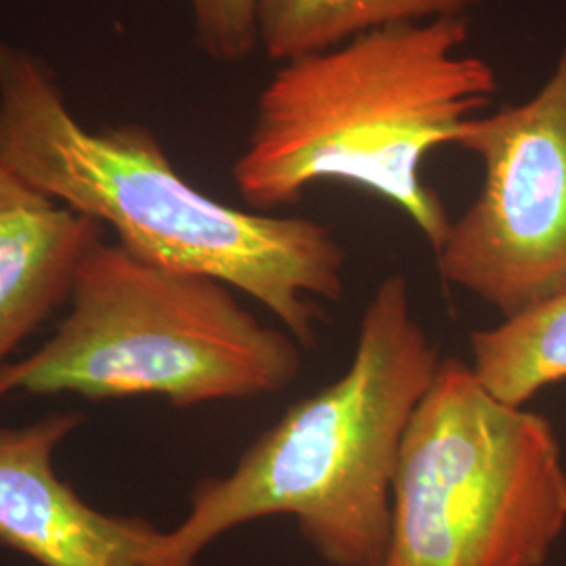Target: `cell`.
<instances>
[{
  "mask_svg": "<svg viewBox=\"0 0 566 566\" xmlns=\"http://www.w3.org/2000/svg\"><path fill=\"white\" fill-rule=\"evenodd\" d=\"M439 365L409 283L386 277L343 376L292 405L227 476L203 479L143 566H196L224 533L282 514L327 565H382L405 428Z\"/></svg>",
  "mask_w": 566,
  "mask_h": 566,
  "instance_id": "obj_3",
  "label": "cell"
},
{
  "mask_svg": "<svg viewBox=\"0 0 566 566\" xmlns=\"http://www.w3.org/2000/svg\"><path fill=\"white\" fill-rule=\"evenodd\" d=\"M103 224L63 206L0 158V371L61 304L70 303Z\"/></svg>",
  "mask_w": 566,
  "mask_h": 566,
  "instance_id": "obj_8",
  "label": "cell"
},
{
  "mask_svg": "<svg viewBox=\"0 0 566 566\" xmlns=\"http://www.w3.org/2000/svg\"><path fill=\"white\" fill-rule=\"evenodd\" d=\"M468 18L397 23L283 61L264 86L231 177L256 212L343 181L403 210L437 252L451 219L422 179L430 151L453 145L497 91L489 61L462 53Z\"/></svg>",
  "mask_w": 566,
  "mask_h": 566,
  "instance_id": "obj_2",
  "label": "cell"
},
{
  "mask_svg": "<svg viewBox=\"0 0 566 566\" xmlns=\"http://www.w3.org/2000/svg\"><path fill=\"white\" fill-rule=\"evenodd\" d=\"M565 528L566 465L547 418L441 359L405 428L380 566H544Z\"/></svg>",
  "mask_w": 566,
  "mask_h": 566,
  "instance_id": "obj_5",
  "label": "cell"
},
{
  "mask_svg": "<svg viewBox=\"0 0 566 566\" xmlns=\"http://www.w3.org/2000/svg\"><path fill=\"white\" fill-rule=\"evenodd\" d=\"M483 164L476 200L434 252L443 280L516 319L566 294V42L542 91L462 122Z\"/></svg>",
  "mask_w": 566,
  "mask_h": 566,
  "instance_id": "obj_6",
  "label": "cell"
},
{
  "mask_svg": "<svg viewBox=\"0 0 566 566\" xmlns=\"http://www.w3.org/2000/svg\"><path fill=\"white\" fill-rule=\"evenodd\" d=\"M483 0H259L264 53L290 61L327 51L359 34L397 25L468 15Z\"/></svg>",
  "mask_w": 566,
  "mask_h": 566,
  "instance_id": "obj_9",
  "label": "cell"
},
{
  "mask_svg": "<svg viewBox=\"0 0 566 566\" xmlns=\"http://www.w3.org/2000/svg\"><path fill=\"white\" fill-rule=\"evenodd\" d=\"M231 290L102 242L82 263L53 338L0 371V397L151 395L185 409L283 392L303 369L301 344L261 324Z\"/></svg>",
  "mask_w": 566,
  "mask_h": 566,
  "instance_id": "obj_4",
  "label": "cell"
},
{
  "mask_svg": "<svg viewBox=\"0 0 566 566\" xmlns=\"http://www.w3.org/2000/svg\"><path fill=\"white\" fill-rule=\"evenodd\" d=\"M0 158L42 193L112 227L143 263L223 282L301 344L340 301L346 252L332 229L219 202L182 179L142 124L84 128L44 61L0 41Z\"/></svg>",
  "mask_w": 566,
  "mask_h": 566,
  "instance_id": "obj_1",
  "label": "cell"
},
{
  "mask_svg": "<svg viewBox=\"0 0 566 566\" xmlns=\"http://www.w3.org/2000/svg\"><path fill=\"white\" fill-rule=\"evenodd\" d=\"M198 49L219 63H238L261 46L259 0H189Z\"/></svg>",
  "mask_w": 566,
  "mask_h": 566,
  "instance_id": "obj_11",
  "label": "cell"
},
{
  "mask_svg": "<svg viewBox=\"0 0 566 566\" xmlns=\"http://www.w3.org/2000/svg\"><path fill=\"white\" fill-rule=\"evenodd\" d=\"M472 371L500 401L525 407L566 380V294L516 319L470 334Z\"/></svg>",
  "mask_w": 566,
  "mask_h": 566,
  "instance_id": "obj_10",
  "label": "cell"
},
{
  "mask_svg": "<svg viewBox=\"0 0 566 566\" xmlns=\"http://www.w3.org/2000/svg\"><path fill=\"white\" fill-rule=\"evenodd\" d=\"M82 422L57 411L0 428V546L41 566H143L163 531L91 506L55 470V449Z\"/></svg>",
  "mask_w": 566,
  "mask_h": 566,
  "instance_id": "obj_7",
  "label": "cell"
}]
</instances>
